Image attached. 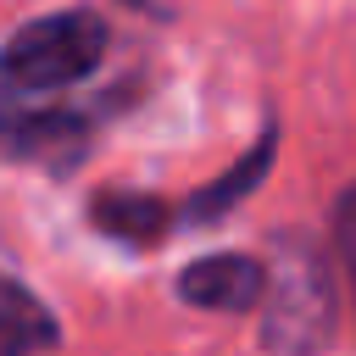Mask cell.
Masks as SVG:
<instances>
[{
	"label": "cell",
	"instance_id": "9",
	"mask_svg": "<svg viewBox=\"0 0 356 356\" xmlns=\"http://www.w3.org/2000/svg\"><path fill=\"white\" fill-rule=\"evenodd\" d=\"M122 6H134V11H145V17H172V11H178V0H122Z\"/></svg>",
	"mask_w": 356,
	"mask_h": 356
},
{
	"label": "cell",
	"instance_id": "2",
	"mask_svg": "<svg viewBox=\"0 0 356 356\" xmlns=\"http://www.w3.org/2000/svg\"><path fill=\"white\" fill-rule=\"evenodd\" d=\"M261 339L278 356H317L334 339V273L317 245H273V267L261 284Z\"/></svg>",
	"mask_w": 356,
	"mask_h": 356
},
{
	"label": "cell",
	"instance_id": "5",
	"mask_svg": "<svg viewBox=\"0 0 356 356\" xmlns=\"http://www.w3.org/2000/svg\"><path fill=\"white\" fill-rule=\"evenodd\" d=\"M56 339L61 334H56L50 306L28 284L0 273V356H44V350H56Z\"/></svg>",
	"mask_w": 356,
	"mask_h": 356
},
{
	"label": "cell",
	"instance_id": "6",
	"mask_svg": "<svg viewBox=\"0 0 356 356\" xmlns=\"http://www.w3.org/2000/svg\"><path fill=\"white\" fill-rule=\"evenodd\" d=\"M267 161H273V134H261V145L250 150V156H239L217 184H206L200 195H189V206L178 211L184 222H217L222 211H234V200H245L261 178H267Z\"/></svg>",
	"mask_w": 356,
	"mask_h": 356
},
{
	"label": "cell",
	"instance_id": "8",
	"mask_svg": "<svg viewBox=\"0 0 356 356\" xmlns=\"http://www.w3.org/2000/svg\"><path fill=\"white\" fill-rule=\"evenodd\" d=\"M334 250H339V267H345V278H350V289H356V184L339 195V206H334Z\"/></svg>",
	"mask_w": 356,
	"mask_h": 356
},
{
	"label": "cell",
	"instance_id": "7",
	"mask_svg": "<svg viewBox=\"0 0 356 356\" xmlns=\"http://www.w3.org/2000/svg\"><path fill=\"white\" fill-rule=\"evenodd\" d=\"M167 222H172V211L156 195H100L95 200V228H106L128 245H150Z\"/></svg>",
	"mask_w": 356,
	"mask_h": 356
},
{
	"label": "cell",
	"instance_id": "1",
	"mask_svg": "<svg viewBox=\"0 0 356 356\" xmlns=\"http://www.w3.org/2000/svg\"><path fill=\"white\" fill-rule=\"evenodd\" d=\"M106 56V22L95 11H50L0 44V106L39 100L89 78Z\"/></svg>",
	"mask_w": 356,
	"mask_h": 356
},
{
	"label": "cell",
	"instance_id": "4",
	"mask_svg": "<svg viewBox=\"0 0 356 356\" xmlns=\"http://www.w3.org/2000/svg\"><path fill=\"white\" fill-rule=\"evenodd\" d=\"M261 284H267V267L250 256H200L178 273V295L189 306H206V312L261 306Z\"/></svg>",
	"mask_w": 356,
	"mask_h": 356
},
{
	"label": "cell",
	"instance_id": "3",
	"mask_svg": "<svg viewBox=\"0 0 356 356\" xmlns=\"http://www.w3.org/2000/svg\"><path fill=\"white\" fill-rule=\"evenodd\" d=\"M83 117L78 111H61V106H44V111H17L6 106L0 111V150L17 156V161H50V167H72L83 156Z\"/></svg>",
	"mask_w": 356,
	"mask_h": 356
}]
</instances>
